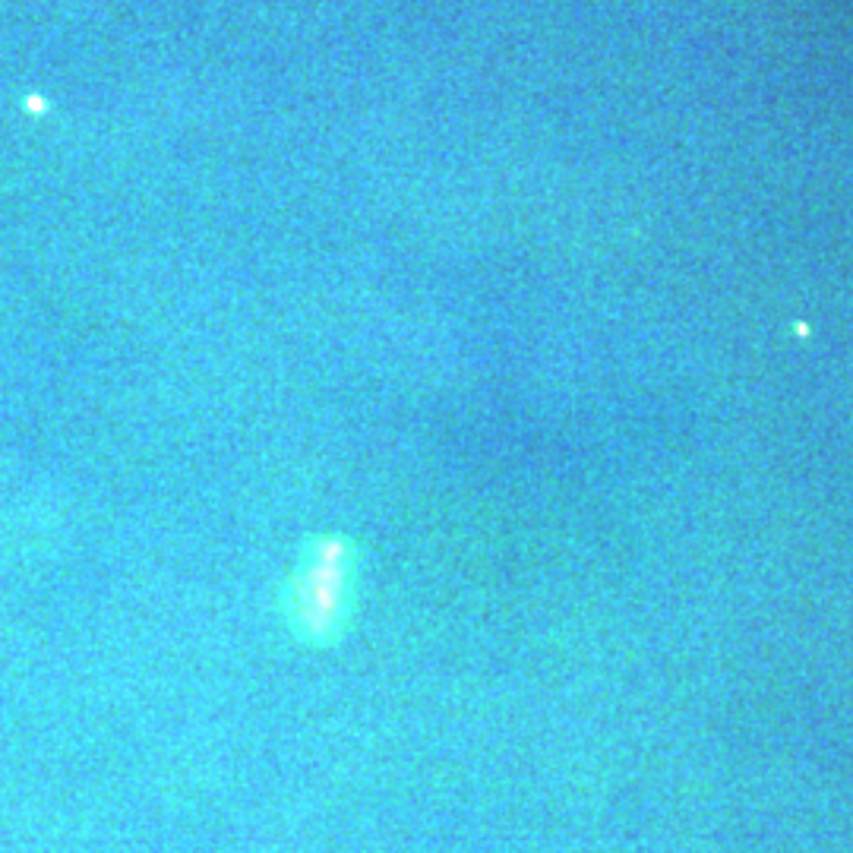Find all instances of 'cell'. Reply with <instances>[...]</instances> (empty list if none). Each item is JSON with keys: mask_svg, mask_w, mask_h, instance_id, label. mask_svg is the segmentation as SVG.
<instances>
[{"mask_svg": "<svg viewBox=\"0 0 853 853\" xmlns=\"http://www.w3.org/2000/svg\"><path fill=\"white\" fill-rule=\"evenodd\" d=\"M354 607V553L345 538H316L288 579L285 613L297 639L326 645L342 636Z\"/></svg>", "mask_w": 853, "mask_h": 853, "instance_id": "obj_1", "label": "cell"}]
</instances>
